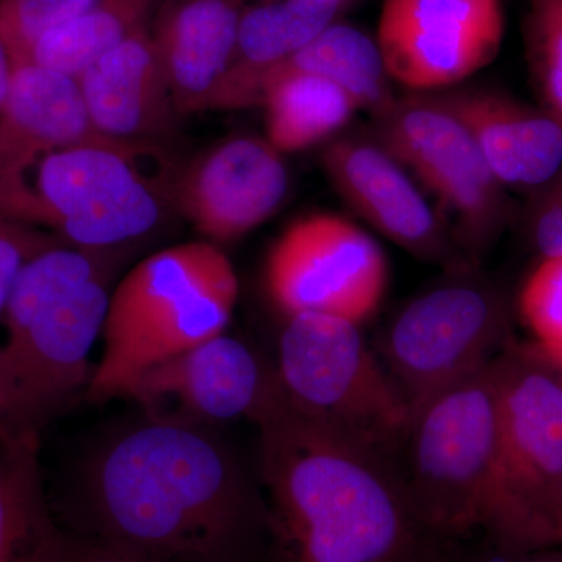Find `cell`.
Masks as SVG:
<instances>
[{
    "instance_id": "9a60e30c",
    "label": "cell",
    "mask_w": 562,
    "mask_h": 562,
    "mask_svg": "<svg viewBox=\"0 0 562 562\" xmlns=\"http://www.w3.org/2000/svg\"><path fill=\"white\" fill-rule=\"evenodd\" d=\"M290 176L268 139L236 136L199 155L177 176L173 205L210 243L238 241L284 201Z\"/></svg>"
},
{
    "instance_id": "ffe728a7",
    "label": "cell",
    "mask_w": 562,
    "mask_h": 562,
    "mask_svg": "<svg viewBox=\"0 0 562 562\" xmlns=\"http://www.w3.org/2000/svg\"><path fill=\"white\" fill-rule=\"evenodd\" d=\"M342 0H279L244 10L231 69L211 110L249 109L251 90L268 72L305 47L341 9Z\"/></svg>"
},
{
    "instance_id": "5b68a950",
    "label": "cell",
    "mask_w": 562,
    "mask_h": 562,
    "mask_svg": "<svg viewBox=\"0 0 562 562\" xmlns=\"http://www.w3.org/2000/svg\"><path fill=\"white\" fill-rule=\"evenodd\" d=\"M161 149L105 136L52 150L0 202V216L79 249L121 250L157 231L173 203L177 177L144 172Z\"/></svg>"
},
{
    "instance_id": "d4e9b609",
    "label": "cell",
    "mask_w": 562,
    "mask_h": 562,
    "mask_svg": "<svg viewBox=\"0 0 562 562\" xmlns=\"http://www.w3.org/2000/svg\"><path fill=\"white\" fill-rule=\"evenodd\" d=\"M525 43L541 109L562 127V0H528Z\"/></svg>"
},
{
    "instance_id": "d6a6232c",
    "label": "cell",
    "mask_w": 562,
    "mask_h": 562,
    "mask_svg": "<svg viewBox=\"0 0 562 562\" xmlns=\"http://www.w3.org/2000/svg\"><path fill=\"white\" fill-rule=\"evenodd\" d=\"M513 562H562V547L535 550L519 558H513Z\"/></svg>"
},
{
    "instance_id": "1f68e13d",
    "label": "cell",
    "mask_w": 562,
    "mask_h": 562,
    "mask_svg": "<svg viewBox=\"0 0 562 562\" xmlns=\"http://www.w3.org/2000/svg\"><path fill=\"white\" fill-rule=\"evenodd\" d=\"M14 70H16V63H14L5 41L0 35V110H2L3 103L9 98Z\"/></svg>"
},
{
    "instance_id": "4dcf8cb0",
    "label": "cell",
    "mask_w": 562,
    "mask_h": 562,
    "mask_svg": "<svg viewBox=\"0 0 562 562\" xmlns=\"http://www.w3.org/2000/svg\"><path fill=\"white\" fill-rule=\"evenodd\" d=\"M550 547H562V483L543 531L542 549H550Z\"/></svg>"
},
{
    "instance_id": "ac0fdd59",
    "label": "cell",
    "mask_w": 562,
    "mask_h": 562,
    "mask_svg": "<svg viewBox=\"0 0 562 562\" xmlns=\"http://www.w3.org/2000/svg\"><path fill=\"white\" fill-rule=\"evenodd\" d=\"M243 7L239 0H166L150 31L180 114L211 110L231 69Z\"/></svg>"
},
{
    "instance_id": "277c9868",
    "label": "cell",
    "mask_w": 562,
    "mask_h": 562,
    "mask_svg": "<svg viewBox=\"0 0 562 562\" xmlns=\"http://www.w3.org/2000/svg\"><path fill=\"white\" fill-rule=\"evenodd\" d=\"M238 295V276L217 244H180L144 258L111 291L90 401L122 397L154 366L225 333Z\"/></svg>"
},
{
    "instance_id": "9c48e42d",
    "label": "cell",
    "mask_w": 562,
    "mask_h": 562,
    "mask_svg": "<svg viewBox=\"0 0 562 562\" xmlns=\"http://www.w3.org/2000/svg\"><path fill=\"white\" fill-rule=\"evenodd\" d=\"M476 268L424 292L392 319L380 360L409 412L436 392L490 364L509 342L508 310Z\"/></svg>"
},
{
    "instance_id": "4316f807",
    "label": "cell",
    "mask_w": 562,
    "mask_h": 562,
    "mask_svg": "<svg viewBox=\"0 0 562 562\" xmlns=\"http://www.w3.org/2000/svg\"><path fill=\"white\" fill-rule=\"evenodd\" d=\"M519 310L535 346L553 364L562 362V258H541L520 291Z\"/></svg>"
},
{
    "instance_id": "d6986e66",
    "label": "cell",
    "mask_w": 562,
    "mask_h": 562,
    "mask_svg": "<svg viewBox=\"0 0 562 562\" xmlns=\"http://www.w3.org/2000/svg\"><path fill=\"white\" fill-rule=\"evenodd\" d=\"M101 138L105 135L92 125L76 79L18 66L0 110V202L43 155Z\"/></svg>"
},
{
    "instance_id": "7402d4cb",
    "label": "cell",
    "mask_w": 562,
    "mask_h": 562,
    "mask_svg": "<svg viewBox=\"0 0 562 562\" xmlns=\"http://www.w3.org/2000/svg\"><path fill=\"white\" fill-rule=\"evenodd\" d=\"M55 525L41 486L36 431L0 425V562H44Z\"/></svg>"
},
{
    "instance_id": "83f0119b",
    "label": "cell",
    "mask_w": 562,
    "mask_h": 562,
    "mask_svg": "<svg viewBox=\"0 0 562 562\" xmlns=\"http://www.w3.org/2000/svg\"><path fill=\"white\" fill-rule=\"evenodd\" d=\"M61 243L65 241L40 228L0 216V316L9 301L11 288L27 261L40 251Z\"/></svg>"
},
{
    "instance_id": "7c38bea8",
    "label": "cell",
    "mask_w": 562,
    "mask_h": 562,
    "mask_svg": "<svg viewBox=\"0 0 562 562\" xmlns=\"http://www.w3.org/2000/svg\"><path fill=\"white\" fill-rule=\"evenodd\" d=\"M503 36L502 0H384L375 41L390 80L427 92L490 66Z\"/></svg>"
},
{
    "instance_id": "4fadbf2b",
    "label": "cell",
    "mask_w": 562,
    "mask_h": 562,
    "mask_svg": "<svg viewBox=\"0 0 562 562\" xmlns=\"http://www.w3.org/2000/svg\"><path fill=\"white\" fill-rule=\"evenodd\" d=\"M125 397L144 409L173 403L171 413L206 425L238 419L257 424L283 392L276 366L249 344L222 333L144 372Z\"/></svg>"
},
{
    "instance_id": "2e32d148",
    "label": "cell",
    "mask_w": 562,
    "mask_h": 562,
    "mask_svg": "<svg viewBox=\"0 0 562 562\" xmlns=\"http://www.w3.org/2000/svg\"><path fill=\"white\" fill-rule=\"evenodd\" d=\"M95 131L110 138L162 147L179 124L149 27L143 25L76 79Z\"/></svg>"
},
{
    "instance_id": "52a82bcc",
    "label": "cell",
    "mask_w": 562,
    "mask_h": 562,
    "mask_svg": "<svg viewBox=\"0 0 562 562\" xmlns=\"http://www.w3.org/2000/svg\"><path fill=\"white\" fill-rule=\"evenodd\" d=\"M360 327L328 314L286 317L277 376L295 413L397 465L412 412Z\"/></svg>"
},
{
    "instance_id": "f1b7e54d",
    "label": "cell",
    "mask_w": 562,
    "mask_h": 562,
    "mask_svg": "<svg viewBox=\"0 0 562 562\" xmlns=\"http://www.w3.org/2000/svg\"><path fill=\"white\" fill-rule=\"evenodd\" d=\"M528 231L542 258H562V171L531 194Z\"/></svg>"
},
{
    "instance_id": "484cf974",
    "label": "cell",
    "mask_w": 562,
    "mask_h": 562,
    "mask_svg": "<svg viewBox=\"0 0 562 562\" xmlns=\"http://www.w3.org/2000/svg\"><path fill=\"white\" fill-rule=\"evenodd\" d=\"M95 0H0V35L18 66L31 63L44 36L76 20Z\"/></svg>"
},
{
    "instance_id": "836d02e7",
    "label": "cell",
    "mask_w": 562,
    "mask_h": 562,
    "mask_svg": "<svg viewBox=\"0 0 562 562\" xmlns=\"http://www.w3.org/2000/svg\"><path fill=\"white\" fill-rule=\"evenodd\" d=\"M554 368H557L558 373H560L561 380H562V362L560 364H554Z\"/></svg>"
},
{
    "instance_id": "3957f363",
    "label": "cell",
    "mask_w": 562,
    "mask_h": 562,
    "mask_svg": "<svg viewBox=\"0 0 562 562\" xmlns=\"http://www.w3.org/2000/svg\"><path fill=\"white\" fill-rule=\"evenodd\" d=\"M117 250L61 243L40 251L3 308L0 425H36L91 382L90 355L105 324Z\"/></svg>"
},
{
    "instance_id": "30bf717a",
    "label": "cell",
    "mask_w": 562,
    "mask_h": 562,
    "mask_svg": "<svg viewBox=\"0 0 562 562\" xmlns=\"http://www.w3.org/2000/svg\"><path fill=\"white\" fill-rule=\"evenodd\" d=\"M376 117L380 144L438 199L465 260L479 266L508 224L512 201L471 133L438 95L392 99Z\"/></svg>"
},
{
    "instance_id": "44dd1931",
    "label": "cell",
    "mask_w": 562,
    "mask_h": 562,
    "mask_svg": "<svg viewBox=\"0 0 562 562\" xmlns=\"http://www.w3.org/2000/svg\"><path fill=\"white\" fill-rule=\"evenodd\" d=\"M286 76H316L339 85L361 110H383L392 101L386 70L376 41L360 29L331 24L305 47L262 74L251 90L250 106H258L262 87Z\"/></svg>"
},
{
    "instance_id": "5bb4252c",
    "label": "cell",
    "mask_w": 562,
    "mask_h": 562,
    "mask_svg": "<svg viewBox=\"0 0 562 562\" xmlns=\"http://www.w3.org/2000/svg\"><path fill=\"white\" fill-rule=\"evenodd\" d=\"M333 187L384 238L449 272L476 268L465 260L449 225L425 201L401 162L382 144L333 140L322 154Z\"/></svg>"
},
{
    "instance_id": "8992f818",
    "label": "cell",
    "mask_w": 562,
    "mask_h": 562,
    "mask_svg": "<svg viewBox=\"0 0 562 562\" xmlns=\"http://www.w3.org/2000/svg\"><path fill=\"white\" fill-rule=\"evenodd\" d=\"M492 364L501 425L482 528L519 558L542 549L562 483V380L535 344L509 342Z\"/></svg>"
},
{
    "instance_id": "ba28073f",
    "label": "cell",
    "mask_w": 562,
    "mask_h": 562,
    "mask_svg": "<svg viewBox=\"0 0 562 562\" xmlns=\"http://www.w3.org/2000/svg\"><path fill=\"white\" fill-rule=\"evenodd\" d=\"M492 361L413 409L398 453L409 501L442 542L482 528L501 425Z\"/></svg>"
},
{
    "instance_id": "f546056e",
    "label": "cell",
    "mask_w": 562,
    "mask_h": 562,
    "mask_svg": "<svg viewBox=\"0 0 562 562\" xmlns=\"http://www.w3.org/2000/svg\"><path fill=\"white\" fill-rule=\"evenodd\" d=\"M44 562H157L117 543L87 532H68L55 527Z\"/></svg>"
},
{
    "instance_id": "e0dca14e",
    "label": "cell",
    "mask_w": 562,
    "mask_h": 562,
    "mask_svg": "<svg viewBox=\"0 0 562 562\" xmlns=\"http://www.w3.org/2000/svg\"><path fill=\"white\" fill-rule=\"evenodd\" d=\"M438 98L471 133L506 191L535 194L562 171V127L546 110L490 90Z\"/></svg>"
},
{
    "instance_id": "6da1fadb",
    "label": "cell",
    "mask_w": 562,
    "mask_h": 562,
    "mask_svg": "<svg viewBox=\"0 0 562 562\" xmlns=\"http://www.w3.org/2000/svg\"><path fill=\"white\" fill-rule=\"evenodd\" d=\"M87 535L157 562H258L272 553L265 494L211 425L144 409L88 458Z\"/></svg>"
},
{
    "instance_id": "7a4b0ae2",
    "label": "cell",
    "mask_w": 562,
    "mask_h": 562,
    "mask_svg": "<svg viewBox=\"0 0 562 562\" xmlns=\"http://www.w3.org/2000/svg\"><path fill=\"white\" fill-rule=\"evenodd\" d=\"M257 425L276 562H446L394 462L284 397Z\"/></svg>"
},
{
    "instance_id": "603a6c76",
    "label": "cell",
    "mask_w": 562,
    "mask_h": 562,
    "mask_svg": "<svg viewBox=\"0 0 562 562\" xmlns=\"http://www.w3.org/2000/svg\"><path fill=\"white\" fill-rule=\"evenodd\" d=\"M266 139L273 149L295 154L341 131L358 110L357 101L339 85L316 76L280 77L262 87Z\"/></svg>"
},
{
    "instance_id": "8fae6325",
    "label": "cell",
    "mask_w": 562,
    "mask_h": 562,
    "mask_svg": "<svg viewBox=\"0 0 562 562\" xmlns=\"http://www.w3.org/2000/svg\"><path fill=\"white\" fill-rule=\"evenodd\" d=\"M266 290L284 317L317 313L361 325L382 305L387 262L357 224L331 213L292 222L266 261Z\"/></svg>"
},
{
    "instance_id": "cb8c5ba5",
    "label": "cell",
    "mask_w": 562,
    "mask_h": 562,
    "mask_svg": "<svg viewBox=\"0 0 562 562\" xmlns=\"http://www.w3.org/2000/svg\"><path fill=\"white\" fill-rule=\"evenodd\" d=\"M157 0H95L68 24L44 36L29 65L77 79L85 69L147 25Z\"/></svg>"
}]
</instances>
